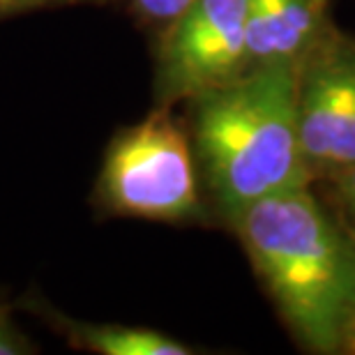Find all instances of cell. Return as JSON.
<instances>
[{
    "instance_id": "6da1fadb",
    "label": "cell",
    "mask_w": 355,
    "mask_h": 355,
    "mask_svg": "<svg viewBox=\"0 0 355 355\" xmlns=\"http://www.w3.org/2000/svg\"><path fill=\"white\" fill-rule=\"evenodd\" d=\"M231 222L297 342L353 353L355 233L344 219L302 187L247 205Z\"/></svg>"
},
{
    "instance_id": "7a4b0ae2",
    "label": "cell",
    "mask_w": 355,
    "mask_h": 355,
    "mask_svg": "<svg viewBox=\"0 0 355 355\" xmlns=\"http://www.w3.org/2000/svg\"><path fill=\"white\" fill-rule=\"evenodd\" d=\"M196 148L226 217L311 184L297 120V62L275 60L196 97Z\"/></svg>"
},
{
    "instance_id": "3957f363",
    "label": "cell",
    "mask_w": 355,
    "mask_h": 355,
    "mask_svg": "<svg viewBox=\"0 0 355 355\" xmlns=\"http://www.w3.org/2000/svg\"><path fill=\"white\" fill-rule=\"evenodd\" d=\"M111 208L144 219H180L196 210L189 141L168 111H157L113 144L102 175Z\"/></svg>"
},
{
    "instance_id": "277c9868",
    "label": "cell",
    "mask_w": 355,
    "mask_h": 355,
    "mask_svg": "<svg viewBox=\"0 0 355 355\" xmlns=\"http://www.w3.org/2000/svg\"><path fill=\"white\" fill-rule=\"evenodd\" d=\"M297 120L314 180L355 166V37L335 24L297 58Z\"/></svg>"
},
{
    "instance_id": "5b68a950",
    "label": "cell",
    "mask_w": 355,
    "mask_h": 355,
    "mask_svg": "<svg viewBox=\"0 0 355 355\" xmlns=\"http://www.w3.org/2000/svg\"><path fill=\"white\" fill-rule=\"evenodd\" d=\"M245 26L247 0H191L162 49L166 95L196 99L250 69Z\"/></svg>"
},
{
    "instance_id": "8992f818",
    "label": "cell",
    "mask_w": 355,
    "mask_h": 355,
    "mask_svg": "<svg viewBox=\"0 0 355 355\" xmlns=\"http://www.w3.org/2000/svg\"><path fill=\"white\" fill-rule=\"evenodd\" d=\"M330 24V0H247L250 65L297 62Z\"/></svg>"
},
{
    "instance_id": "52a82bcc",
    "label": "cell",
    "mask_w": 355,
    "mask_h": 355,
    "mask_svg": "<svg viewBox=\"0 0 355 355\" xmlns=\"http://www.w3.org/2000/svg\"><path fill=\"white\" fill-rule=\"evenodd\" d=\"M81 337L88 349L104 355H187L189 353L184 344L146 328L99 325V328H83Z\"/></svg>"
},
{
    "instance_id": "ba28073f",
    "label": "cell",
    "mask_w": 355,
    "mask_h": 355,
    "mask_svg": "<svg viewBox=\"0 0 355 355\" xmlns=\"http://www.w3.org/2000/svg\"><path fill=\"white\" fill-rule=\"evenodd\" d=\"M330 182L337 187V198H339V205H342L344 224L355 233V166L335 175Z\"/></svg>"
},
{
    "instance_id": "9c48e42d",
    "label": "cell",
    "mask_w": 355,
    "mask_h": 355,
    "mask_svg": "<svg viewBox=\"0 0 355 355\" xmlns=\"http://www.w3.org/2000/svg\"><path fill=\"white\" fill-rule=\"evenodd\" d=\"M139 10L153 19L175 21L191 5V0H137Z\"/></svg>"
},
{
    "instance_id": "30bf717a",
    "label": "cell",
    "mask_w": 355,
    "mask_h": 355,
    "mask_svg": "<svg viewBox=\"0 0 355 355\" xmlns=\"http://www.w3.org/2000/svg\"><path fill=\"white\" fill-rule=\"evenodd\" d=\"M17 353V344L5 335V330H0V355H12Z\"/></svg>"
},
{
    "instance_id": "8fae6325",
    "label": "cell",
    "mask_w": 355,
    "mask_h": 355,
    "mask_svg": "<svg viewBox=\"0 0 355 355\" xmlns=\"http://www.w3.org/2000/svg\"><path fill=\"white\" fill-rule=\"evenodd\" d=\"M37 3H46V0H0V10H5V7H21V5H37Z\"/></svg>"
},
{
    "instance_id": "7c38bea8",
    "label": "cell",
    "mask_w": 355,
    "mask_h": 355,
    "mask_svg": "<svg viewBox=\"0 0 355 355\" xmlns=\"http://www.w3.org/2000/svg\"><path fill=\"white\" fill-rule=\"evenodd\" d=\"M353 353H355V344H353Z\"/></svg>"
}]
</instances>
